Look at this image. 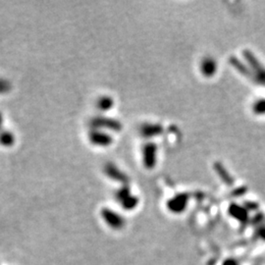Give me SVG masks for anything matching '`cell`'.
Masks as SVG:
<instances>
[{
  "label": "cell",
  "instance_id": "7a4b0ae2",
  "mask_svg": "<svg viewBox=\"0 0 265 265\" xmlns=\"http://www.w3.org/2000/svg\"><path fill=\"white\" fill-rule=\"evenodd\" d=\"M223 265H239V264H238L237 261H235L233 259H229V260L224 262Z\"/></svg>",
  "mask_w": 265,
  "mask_h": 265
},
{
  "label": "cell",
  "instance_id": "6da1fadb",
  "mask_svg": "<svg viewBox=\"0 0 265 265\" xmlns=\"http://www.w3.org/2000/svg\"><path fill=\"white\" fill-rule=\"evenodd\" d=\"M102 216H103L105 222L112 229L118 230V229H121L124 226V219L111 210H103Z\"/></svg>",
  "mask_w": 265,
  "mask_h": 265
}]
</instances>
